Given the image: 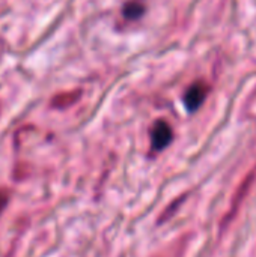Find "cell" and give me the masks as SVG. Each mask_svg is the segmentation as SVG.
<instances>
[{
	"mask_svg": "<svg viewBox=\"0 0 256 257\" xmlns=\"http://www.w3.org/2000/svg\"><path fill=\"white\" fill-rule=\"evenodd\" d=\"M5 203H6V199H5L3 194H0V212H2V209H3V206H5Z\"/></svg>",
	"mask_w": 256,
	"mask_h": 257,
	"instance_id": "4",
	"label": "cell"
},
{
	"mask_svg": "<svg viewBox=\"0 0 256 257\" xmlns=\"http://www.w3.org/2000/svg\"><path fill=\"white\" fill-rule=\"evenodd\" d=\"M143 11H145L143 5H140L139 2H130L124 8V15L130 20H136L143 14Z\"/></svg>",
	"mask_w": 256,
	"mask_h": 257,
	"instance_id": "3",
	"label": "cell"
},
{
	"mask_svg": "<svg viewBox=\"0 0 256 257\" xmlns=\"http://www.w3.org/2000/svg\"><path fill=\"white\" fill-rule=\"evenodd\" d=\"M174 139V131L166 120H158L151 131V143L154 151H163L170 145Z\"/></svg>",
	"mask_w": 256,
	"mask_h": 257,
	"instance_id": "2",
	"label": "cell"
},
{
	"mask_svg": "<svg viewBox=\"0 0 256 257\" xmlns=\"http://www.w3.org/2000/svg\"><path fill=\"white\" fill-rule=\"evenodd\" d=\"M210 92V87L204 81H195L184 93V105L189 111H196L204 101L207 99V95Z\"/></svg>",
	"mask_w": 256,
	"mask_h": 257,
	"instance_id": "1",
	"label": "cell"
}]
</instances>
